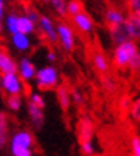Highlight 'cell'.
Returning a JSON list of instances; mask_svg holds the SVG:
<instances>
[{
    "mask_svg": "<svg viewBox=\"0 0 140 156\" xmlns=\"http://www.w3.org/2000/svg\"><path fill=\"white\" fill-rule=\"evenodd\" d=\"M72 22H73V26H75L80 33H84V34H89L93 32L94 29V22L92 19V16L86 12H82V13L76 14L72 17Z\"/></svg>",
    "mask_w": 140,
    "mask_h": 156,
    "instance_id": "9",
    "label": "cell"
},
{
    "mask_svg": "<svg viewBox=\"0 0 140 156\" xmlns=\"http://www.w3.org/2000/svg\"><path fill=\"white\" fill-rule=\"evenodd\" d=\"M2 79V90L7 96H22L26 90L24 82L20 79V76L16 73H6L0 75Z\"/></svg>",
    "mask_w": 140,
    "mask_h": 156,
    "instance_id": "3",
    "label": "cell"
},
{
    "mask_svg": "<svg viewBox=\"0 0 140 156\" xmlns=\"http://www.w3.org/2000/svg\"><path fill=\"white\" fill-rule=\"evenodd\" d=\"M56 98L59 100V105L61 106V109H69L70 105H72V98H70V90L66 87V86L60 85L57 86L56 89Z\"/></svg>",
    "mask_w": 140,
    "mask_h": 156,
    "instance_id": "17",
    "label": "cell"
},
{
    "mask_svg": "<svg viewBox=\"0 0 140 156\" xmlns=\"http://www.w3.org/2000/svg\"><path fill=\"white\" fill-rule=\"evenodd\" d=\"M50 5L53 7V12L59 16V17H66V5H67V0H50Z\"/></svg>",
    "mask_w": 140,
    "mask_h": 156,
    "instance_id": "22",
    "label": "cell"
},
{
    "mask_svg": "<svg viewBox=\"0 0 140 156\" xmlns=\"http://www.w3.org/2000/svg\"><path fill=\"white\" fill-rule=\"evenodd\" d=\"M57 32V43H60V46L66 52H73L76 48V33L73 27L66 22H59L56 24Z\"/></svg>",
    "mask_w": 140,
    "mask_h": 156,
    "instance_id": "4",
    "label": "cell"
},
{
    "mask_svg": "<svg viewBox=\"0 0 140 156\" xmlns=\"http://www.w3.org/2000/svg\"><path fill=\"white\" fill-rule=\"evenodd\" d=\"M29 102H30L32 105H34V106L40 108V109H44V106H46L44 98H43L39 92H33V93H30V96H29Z\"/></svg>",
    "mask_w": 140,
    "mask_h": 156,
    "instance_id": "24",
    "label": "cell"
},
{
    "mask_svg": "<svg viewBox=\"0 0 140 156\" xmlns=\"http://www.w3.org/2000/svg\"><path fill=\"white\" fill-rule=\"evenodd\" d=\"M123 27L126 30L129 40L131 42H137L140 40V16L137 14H127L126 20L123 23Z\"/></svg>",
    "mask_w": 140,
    "mask_h": 156,
    "instance_id": "8",
    "label": "cell"
},
{
    "mask_svg": "<svg viewBox=\"0 0 140 156\" xmlns=\"http://www.w3.org/2000/svg\"><path fill=\"white\" fill-rule=\"evenodd\" d=\"M24 16L27 17L29 20H32L33 23L37 26L39 23V19H40V13H39L37 10L34 9V7H32V6H29V7H26V12H24Z\"/></svg>",
    "mask_w": 140,
    "mask_h": 156,
    "instance_id": "25",
    "label": "cell"
},
{
    "mask_svg": "<svg viewBox=\"0 0 140 156\" xmlns=\"http://www.w3.org/2000/svg\"><path fill=\"white\" fill-rule=\"evenodd\" d=\"M109 36H110L112 43H114L116 46H119V44H121V43H124L129 40V36H127L123 24H121V26H117V27H109Z\"/></svg>",
    "mask_w": 140,
    "mask_h": 156,
    "instance_id": "16",
    "label": "cell"
},
{
    "mask_svg": "<svg viewBox=\"0 0 140 156\" xmlns=\"http://www.w3.org/2000/svg\"><path fill=\"white\" fill-rule=\"evenodd\" d=\"M6 103L12 112H19L23 105V99H22V96H7Z\"/></svg>",
    "mask_w": 140,
    "mask_h": 156,
    "instance_id": "23",
    "label": "cell"
},
{
    "mask_svg": "<svg viewBox=\"0 0 140 156\" xmlns=\"http://www.w3.org/2000/svg\"><path fill=\"white\" fill-rule=\"evenodd\" d=\"M0 90H2V79H0Z\"/></svg>",
    "mask_w": 140,
    "mask_h": 156,
    "instance_id": "40",
    "label": "cell"
},
{
    "mask_svg": "<svg viewBox=\"0 0 140 156\" xmlns=\"http://www.w3.org/2000/svg\"><path fill=\"white\" fill-rule=\"evenodd\" d=\"M104 20H106V23H107L109 27H117V26H121V24L124 23L126 13L121 9H119V7L112 6V7H109V9L106 10Z\"/></svg>",
    "mask_w": 140,
    "mask_h": 156,
    "instance_id": "11",
    "label": "cell"
},
{
    "mask_svg": "<svg viewBox=\"0 0 140 156\" xmlns=\"http://www.w3.org/2000/svg\"><path fill=\"white\" fill-rule=\"evenodd\" d=\"M103 85H104V89L109 90V92H113V90L116 89V85H114V82L112 79H104L103 80Z\"/></svg>",
    "mask_w": 140,
    "mask_h": 156,
    "instance_id": "33",
    "label": "cell"
},
{
    "mask_svg": "<svg viewBox=\"0 0 140 156\" xmlns=\"http://www.w3.org/2000/svg\"><path fill=\"white\" fill-rule=\"evenodd\" d=\"M70 98H72V103L83 105V102H84V98H83V95H82V92L77 90V89L70 92Z\"/></svg>",
    "mask_w": 140,
    "mask_h": 156,
    "instance_id": "30",
    "label": "cell"
},
{
    "mask_svg": "<svg viewBox=\"0 0 140 156\" xmlns=\"http://www.w3.org/2000/svg\"><path fill=\"white\" fill-rule=\"evenodd\" d=\"M46 60L49 62V63H54V62L57 60V55L54 50H49V52L46 53Z\"/></svg>",
    "mask_w": 140,
    "mask_h": 156,
    "instance_id": "34",
    "label": "cell"
},
{
    "mask_svg": "<svg viewBox=\"0 0 140 156\" xmlns=\"http://www.w3.org/2000/svg\"><path fill=\"white\" fill-rule=\"evenodd\" d=\"M127 7L131 14L140 16V0H127Z\"/></svg>",
    "mask_w": 140,
    "mask_h": 156,
    "instance_id": "29",
    "label": "cell"
},
{
    "mask_svg": "<svg viewBox=\"0 0 140 156\" xmlns=\"http://www.w3.org/2000/svg\"><path fill=\"white\" fill-rule=\"evenodd\" d=\"M27 115H29V118H30V120H32L34 128H42V125L44 123L43 109L37 108V106L32 105L30 102H27Z\"/></svg>",
    "mask_w": 140,
    "mask_h": 156,
    "instance_id": "14",
    "label": "cell"
},
{
    "mask_svg": "<svg viewBox=\"0 0 140 156\" xmlns=\"http://www.w3.org/2000/svg\"><path fill=\"white\" fill-rule=\"evenodd\" d=\"M42 3H50V0H40Z\"/></svg>",
    "mask_w": 140,
    "mask_h": 156,
    "instance_id": "39",
    "label": "cell"
},
{
    "mask_svg": "<svg viewBox=\"0 0 140 156\" xmlns=\"http://www.w3.org/2000/svg\"><path fill=\"white\" fill-rule=\"evenodd\" d=\"M130 115L135 120H140V98L137 100H135V103L131 105Z\"/></svg>",
    "mask_w": 140,
    "mask_h": 156,
    "instance_id": "31",
    "label": "cell"
},
{
    "mask_svg": "<svg viewBox=\"0 0 140 156\" xmlns=\"http://www.w3.org/2000/svg\"><path fill=\"white\" fill-rule=\"evenodd\" d=\"M34 82L39 89L43 90H50L59 86L60 82V73L54 66H43L37 69L36 76H34Z\"/></svg>",
    "mask_w": 140,
    "mask_h": 156,
    "instance_id": "1",
    "label": "cell"
},
{
    "mask_svg": "<svg viewBox=\"0 0 140 156\" xmlns=\"http://www.w3.org/2000/svg\"><path fill=\"white\" fill-rule=\"evenodd\" d=\"M127 67H129L131 72H139L140 70V50L131 57V60L129 62Z\"/></svg>",
    "mask_w": 140,
    "mask_h": 156,
    "instance_id": "27",
    "label": "cell"
},
{
    "mask_svg": "<svg viewBox=\"0 0 140 156\" xmlns=\"http://www.w3.org/2000/svg\"><path fill=\"white\" fill-rule=\"evenodd\" d=\"M137 52H139V46H137L136 42H131V40H127V42L116 46L114 50H113V63H114V66L119 67V69L127 67L131 57Z\"/></svg>",
    "mask_w": 140,
    "mask_h": 156,
    "instance_id": "2",
    "label": "cell"
},
{
    "mask_svg": "<svg viewBox=\"0 0 140 156\" xmlns=\"http://www.w3.org/2000/svg\"><path fill=\"white\" fill-rule=\"evenodd\" d=\"M36 65L34 62L27 56H23L17 62V75L20 76V79L26 83V82H32L34 80V76H36Z\"/></svg>",
    "mask_w": 140,
    "mask_h": 156,
    "instance_id": "6",
    "label": "cell"
},
{
    "mask_svg": "<svg viewBox=\"0 0 140 156\" xmlns=\"http://www.w3.org/2000/svg\"><path fill=\"white\" fill-rule=\"evenodd\" d=\"M80 151L84 156H93L96 149H94L93 140H87V142H82L80 143Z\"/></svg>",
    "mask_w": 140,
    "mask_h": 156,
    "instance_id": "26",
    "label": "cell"
},
{
    "mask_svg": "<svg viewBox=\"0 0 140 156\" xmlns=\"http://www.w3.org/2000/svg\"><path fill=\"white\" fill-rule=\"evenodd\" d=\"M2 30H3V22L0 20V32H2Z\"/></svg>",
    "mask_w": 140,
    "mask_h": 156,
    "instance_id": "38",
    "label": "cell"
},
{
    "mask_svg": "<svg viewBox=\"0 0 140 156\" xmlns=\"http://www.w3.org/2000/svg\"><path fill=\"white\" fill-rule=\"evenodd\" d=\"M16 2H19V3H27L29 0H16Z\"/></svg>",
    "mask_w": 140,
    "mask_h": 156,
    "instance_id": "37",
    "label": "cell"
},
{
    "mask_svg": "<svg viewBox=\"0 0 140 156\" xmlns=\"http://www.w3.org/2000/svg\"><path fill=\"white\" fill-rule=\"evenodd\" d=\"M129 106H130L129 98H126V96H124V98L121 99V109H123V110H126V109H129Z\"/></svg>",
    "mask_w": 140,
    "mask_h": 156,
    "instance_id": "35",
    "label": "cell"
},
{
    "mask_svg": "<svg viewBox=\"0 0 140 156\" xmlns=\"http://www.w3.org/2000/svg\"><path fill=\"white\" fill-rule=\"evenodd\" d=\"M10 43H12V46L20 53H27V52H30L33 48V42H32V39H30V36L20 33V32L10 36Z\"/></svg>",
    "mask_w": 140,
    "mask_h": 156,
    "instance_id": "10",
    "label": "cell"
},
{
    "mask_svg": "<svg viewBox=\"0 0 140 156\" xmlns=\"http://www.w3.org/2000/svg\"><path fill=\"white\" fill-rule=\"evenodd\" d=\"M13 156H33V149H22V147H10Z\"/></svg>",
    "mask_w": 140,
    "mask_h": 156,
    "instance_id": "28",
    "label": "cell"
},
{
    "mask_svg": "<svg viewBox=\"0 0 140 156\" xmlns=\"http://www.w3.org/2000/svg\"><path fill=\"white\" fill-rule=\"evenodd\" d=\"M83 12V5L80 0H67V5H66V13L67 16H76Z\"/></svg>",
    "mask_w": 140,
    "mask_h": 156,
    "instance_id": "21",
    "label": "cell"
},
{
    "mask_svg": "<svg viewBox=\"0 0 140 156\" xmlns=\"http://www.w3.org/2000/svg\"><path fill=\"white\" fill-rule=\"evenodd\" d=\"M39 29L42 34L44 36L49 43L54 44L57 43V32H56V23L53 22L49 14H40V19H39V23H37Z\"/></svg>",
    "mask_w": 140,
    "mask_h": 156,
    "instance_id": "5",
    "label": "cell"
},
{
    "mask_svg": "<svg viewBox=\"0 0 140 156\" xmlns=\"http://www.w3.org/2000/svg\"><path fill=\"white\" fill-rule=\"evenodd\" d=\"M36 30V24L33 23L32 20H29L24 14H19V32L23 34L30 36L32 33H34Z\"/></svg>",
    "mask_w": 140,
    "mask_h": 156,
    "instance_id": "20",
    "label": "cell"
},
{
    "mask_svg": "<svg viewBox=\"0 0 140 156\" xmlns=\"http://www.w3.org/2000/svg\"><path fill=\"white\" fill-rule=\"evenodd\" d=\"M34 137L29 130H17L10 139V147H22V149H33Z\"/></svg>",
    "mask_w": 140,
    "mask_h": 156,
    "instance_id": "7",
    "label": "cell"
},
{
    "mask_svg": "<svg viewBox=\"0 0 140 156\" xmlns=\"http://www.w3.org/2000/svg\"><path fill=\"white\" fill-rule=\"evenodd\" d=\"M5 16V0H0V20Z\"/></svg>",
    "mask_w": 140,
    "mask_h": 156,
    "instance_id": "36",
    "label": "cell"
},
{
    "mask_svg": "<svg viewBox=\"0 0 140 156\" xmlns=\"http://www.w3.org/2000/svg\"><path fill=\"white\" fill-rule=\"evenodd\" d=\"M7 133H9V118L5 112H0V149L7 143Z\"/></svg>",
    "mask_w": 140,
    "mask_h": 156,
    "instance_id": "18",
    "label": "cell"
},
{
    "mask_svg": "<svg viewBox=\"0 0 140 156\" xmlns=\"http://www.w3.org/2000/svg\"><path fill=\"white\" fill-rule=\"evenodd\" d=\"M5 27L7 29L10 36L14 33H19V14L14 12L7 14L5 17Z\"/></svg>",
    "mask_w": 140,
    "mask_h": 156,
    "instance_id": "19",
    "label": "cell"
},
{
    "mask_svg": "<svg viewBox=\"0 0 140 156\" xmlns=\"http://www.w3.org/2000/svg\"><path fill=\"white\" fill-rule=\"evenodd\" d=\"M93 66L99 73H107L110 69V60L104 53L96 52L93 55Z\"/></svg>",
    "mask_w": 140,
    "mask_h": 156,
    "instance_id": "15",
    "label": "cell"
},
{
    "mask_svg": "<svg viewBox=\"0 0 140 156\" xmlns=\"http://www.w3.org/2000/svg\"><path fill=\"white\" fill-rule=\"evenodd\" d=\"M77 135H79L80 143L92 140V137H93V122L90 120V118L84 116L79 120V123H77Z\"/></svg>",
    "mask_w": 140,
    "mask_h": 156,
    "instance_id": "12",
    "label": "cell"
},
{
    "mask_svg": "<svg viewBox=\"0 0 140 156\" xmlns=\"http://www.w3.org/2000/svg\"><path fill=\"white\" fill-rule=\"evenodd\" d=\"M131 156H136V155H133V153H131Z\"/></svg>",
    "mask_w": 140,
    "mask_h": 156,
    "instance_id": "41",
    "label": "cell"
},
{
    "mask_svg": "<svg viewBox=\"0 0 140 156\" xmlns=\"http://www.w3.org/2000/svg\"><path fill=\"white\" fill-rule=\"evenodd\" d=\"M16 72H17V62L7 52L0 49V75L16 73Z\"/></svg>",
    "mask_w": 140,
    "mask_h": 156,
    "instance_id": "13",
    "label": "cell"
},
{
    "mask_svg": "<svg viewBox=\"0 0 140 156\" xmlns=\"http://www.w3.org/2000/svg\"><path fill=\"white\" fill-rule=\"evenodd\" d=\"M131 149H133V155L140 156V137L135 136L131 139Z\"/></svg>",
    "mask_w": 140,
    "mask_h": 156,
    "instance_id": "32",
    "label": "cell"
}]
</instances>
